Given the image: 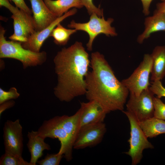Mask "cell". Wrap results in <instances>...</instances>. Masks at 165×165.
<instances>
[{
    "label": "cell",
    "mask_w": 165,
    "mask_h": 165,
    "mask_svg": "<svg viewBox=\"0 0 165 165\" xmlns=\"http://www.w3.org/2000/svg\"><path fill=\"white\" fill-rule=\"evenodd\" d=\"M53 61L57 78L54 91L56 97L61 101L69 102L85 94V78L90 60L82 43L76 41L70 46L62 48Z\"/></svg>",
    "instance_id": "obj_1"
},
{
    "label": "cell",
    "mask_w": 165,
    "mask_h": 165,
    "mask_svg": "<svg viewBox=\"0 0 165 165\" xmlns=\"http://www.w3.org/2000/svg\"><path fill=\"white\" fill-rule=\"evenodd\" d=\"M90 67L92 70L85 78L86 99L97 101L108 113L122 111L129 92L117 79L104 56L97 51L92 53Z\"/></svg>",
    "instance_id": "obj_2"
},
{
    "label": "cell",
    "mask_w": 165,
    "mask_h": 165,
    "mask_svg": "<svg viewBox=\"0 0 165 165\" xmlns=\"http://www.w3.org/2000/svg\"><path fill=\"white\" fill-rule=\"evenodd\" d=\"M6 31L0 26V58L16 59L22 63L23 68L41 65L47 59L45 51H32L24 48L22 42L13 40L7 41L5 37Z\"/></svg>",
    "instance_id": "obj_3"
},
{
    "label": "cell",
    "mask_w": 165,
    "mask_h": 165,
    "mask_svg": "<svg viewBox=\"0 0 165 165\" xmlns=\"http://www.w3.org/2000/svg\"><path fill=\"white\" fill-rule=\"evenodd\" d=\"M36 132L38 135L45 139H58L61 144L58 152L63 155L68 162L72 159L74 143L61 125L58 116L45 120Z\"/></svg>",
    "instance_id": "obj_4"
},
{
    "label": "cell",
    "mask_w": 165,
    "mask_h": 165,
    "mask_svg": "<svg viewBox=\"0 0 165 165\" xmlns=\"http://www.w3.org/2000/svg\"><path fill=\"white\" fill-rule=\"evenodd\" d=\"M90 15L88 22L79 23L72 20L68 27L77 31H84L88 34L89 40L86 46L88 50L91 51L93 42L99 35L104 34L107 36H117V34L115 28L111 26V24L114 21L113 18H110L105 20L103 16L99 17L94 13Z\"/></svg>",
    "instance_id": "obj_5"
},
{
    "label": "cell",
    "mask_w": 165,
    "mask_h": 165,
    "mask_svg": "<svg viewBox=\"0 0 165 165\" xmlns=\"http://www.w3.org/2000/svg\"><path fill=\"white\" fill-rule=\"evenodd\" d=\"M122 112L128 118L130 127V137L128 140L130 148L124 153L131 157L132 165H136L142 158L143 151L145 149L153 148L154 146L148 141L134 117L127 111Z\"/></svg>",
    "instance_id": "obj_6"
},
{
    "label": "cell",
    "mask_w": 165,
    "mask_h": 165,
    "mask_svg": "<svg viewBox=\"0 0 165 165\" xmlns=\"http://www.w3.org/2000/svg\"><path fill=\"white\" fill-rule=\"evenodd\" d=\"M152 63L151 54H145L142 61L131 75L121 81L130 94L138 96L149 87V79Z\"/></svg>",
    "instance_id": "obj_7"
},
{
    "label": "cell",
    "mask_w": 165,
    "mask_h": 165,
    "mask_svg": "<svg viewBox=\"0 0 165 165\" xmlns=\"http://www.w3.org/2000/svg\"><path fill=\"white\" fill-rule=\"evenodd\" d=\"M154 95L149 87L138 96L130 94L126 105L127 111L138 122L153 117Z\"/></svg>",
    "instance_id": "obj_8"
},
{
    "label": "cell",
    "mask_w": 165,
    "mask_h": 165,
    "mask_svg": "<svg viewBox=\"0 0 165 165\" xmlns=\"http://www.w3.org/2000/svg\"><path fill=\"white\" fill-rule=\"evenodd\" d=\"M11 13L14 33L9 38L21 42H26L29 37L36 31L33 16L16 6Z\"/></svg>",
    "instance_id": "obj_9"
},
{
    "label": "cell",
    "mask_w": 165,
    "mask_h": 165,
    "mask_svg": "<svg viewBox=\"0 0 165 165\" xmlns=\"http://www.w3.org/2000/svg\"><path fill=\"white\" fill-rule=\"evenodd\" d=\"M106 131L104 122L87 125L81 127L73 145V149H82L96 146L102 141Z\"/></svg>",
    "instance_id": "obj_10"
},
{
    "label": "cell",
    "mask_w": 165,
    "mask_h": 165,
    "mask_svg": "<svg viewBox=\"0 0 165 165\" xmlns=\"http://www.w3.org/2000/svg\"><path fill=\"white\" fill-rule=\"evenodd\" d=\"M22 127L17 119L7 120L3 127V138L5 152L22 156L23 144Z\"/></svg>",
    "instance_id": "obj_11"
},
{
    "label": "cell",
    "mask_w": 165,
    "mask_h": 165,
    "mask_svg": "<svg viewBox=\"0 0 165 165\" xmlns=\"http://www.w3.org/2000/svg\"><path fill=\"white\" fill-rule=\"evenodd\" d=\"M76 8H73L64 14L62 16L57 17L49 26L40 31H36L28 38L27 41L22 42V46L25 49L33 52H40V49L43 42L49 37L54 28L59 23L67 18L74 15L77 12Z\"/></svg>",
    "instance_id": "obj_12"
},
{
    "label": "cell",
    "mask_w": 165,
    "mask_h": 165,
    "mask_svg": "<svg viewBox=\"0 0 165 165\" xmlns=\"http://www.w3.org/2000/svg\"><path fill=\"white\" fill-rule=\"evenodd\" d=\"M80 128L85 126L104 122L106 115L109 113L97 101H89L80 103Z\"/></svg>",
    "instance_id": "obj_13"
},
{
    "label": "cell",
    "mask_w": 165,
    "mask_h": 165,
    "mask_svg": "<svg viewBox=\"0 0 165 165\" xmlns=\"http://www.w3.org/2000/svg\"><path fill=\"white\" fill-rule=\"evenodd\" d=\"M28 0L31 5L36 31L42 30L57 18L47 7L43 0Z\"/></svg>",
    "instance_id": "obj_14"
},
{
    "label": "cell",
    "mask_w": 165,
    "mask_h": 165,
    "mask_svg": "<svg viewBox=\"0 0 165 165\" xmlns=\"http://www.w3.org/2000/svg\"><path fill=\"white\" fill-rule=\"evenodd\" d=\"M144 24V31L137 38V41L139 44L142 43L145 39L149 38L153 33L165 31V14L154 12L152 16L145 18Z\"/></svg>",
    "instance_id": "obj_15"
},
{
    "label": "cell",
    "mask_w": 165,
    "mask_h": 165,
    "mask_svg": "<svg viewBox=\"0 0 165 165\" xmlns=\"http://www.w3.org/2000/svg\"><path fill=\"white\" fill-rule=\"evenodd\" d=\"M27 146L31 155L30 161L31 165H35L38 159L43 155L44 150L51 149L50 145L44 141L45 138L38 135L36 131L28 132Z\"/></svg>",
    "instance_id": "obj_16"
},
{
    "label": "cell",
    "mask_w": 165,
    "mask_h": 165,
    "mask_svg": "<svg viewBox=\"0 0 165 165\" xmlns=\"http://www.w3.org/2000/svg\"><path fill=\"white\" fill-rule=\"evenodd\" d=\"M151 55L152 60L151 80L161 81L165 77V46H156Z\"/></svg>",
    "instance_id": "obj_17"
},
{
    "label": "cell",
    "mask_w": 165,
    "mask_h": 165,
    "mask_svg": "<svg viewBox=\"0 0 165 165\" xmlns=\"http://www.w3.org/2000/svg\"><path fill=\"white\" fill-rule=\"evenodd\" d=\"M46 5L57 17L62 16L70 8L81 9L83 6L81 0H43Z\"/></svg>",
    "instance_id": "obj_18"
},
{
    "label": "cell",
    "mask_w": 165,
    "mask_h": 165,
    "mask_svg": "<svg viewBox=\"0 0 165 165\" xmlns=\"http://www.w3.org/2000/svg\"><path fill=\"white\" fill-rule=\"evenodd\" d=\"M147 138H152L165 134V120L154 117L138 122Z\"/></svg>",
    "instance_id": "obj_19"
},
{
    "label": "cell",
    "mask_w": 165,
    "mask_h": 165,
    "mask_svg": "<svg viewBox=\"0 0 165 165\" xmlns=\"http://www.w3.org/2000/svg\"><path fill=\"white\" fill-rule=\"evenodd\" d=\"M80 114L79 109L74 114L70 116L66 115L58 116L61 125L74 144L80 129Z\"/></svg>",
    "instance_id": "obj_20"
},
{
    "label": "cell",
    "mask_w": 165,
    "mask_h": 165,
    "mask_svg": "<svg viewBox=\"0 0 165 165\" xmlns=\"http://www.w3.org/2000/svg\"><path fill=\"white\" fill-rule=\"evenodd\" d=\"M77 31L75 29L66 28L59 23L53 30L50 37L53 38V42L55 44L64 46L67 43L71 35Z\"/></svg>",
    "instance_id": "obj_21"
},
{
    "label": "cell",
    "mask_w": 165,
    "mask_h": 165,
    "mask_svg": "<svg viewBox=\"0 0 165 165\" xmlns=\"http://www.w3.org/2000/svg\"><path fill=\"white\" fill-rule=\"evenodd\" d=\"M0 165H31L30 162L25 160L17 155L5 152L0 159Z\"/></svg>",
    "instance_id": "obj_22"
},
{
    "label": "cell",
    "mask_w": 165,
    "mask_h": 165,
    "mask_svg": "<svg viewBox=\"0 0 165 165\" xmlns=\"http://www.w3.org/2000/svg\"><path fill=\"white\" fill-rule=\"evenodd\" d=\"M64 155L58 152L55 154L47 153L44 158L38 160L40 165H58Z\"/></svg>",
    "instance_id": "obj_23"
},
{
    "label": "cell",
    "mask_w": 165,
    "mask_h": 165,
    "mask_svg": "<svg viewBox=\"0 0 165 165\" xmlns=\"http://www.w3.org/2000/svg\"><path fill=\"white\" fill-rule=\"evenodd\" d=\"M154 106V116L156 118L165 120V104L159 98L154 97L153 100Z\"/></svg>",
    "instance_id": "obj_24"
},
{
    "label": "cell",
    "mask_w": 165,
    "mask_h": 165,
    "mask_svg": "<svg viewBox=\"0 0 165 165\" xmlns=\"http://www.w3.org/2000/svg\"><path fill=\"white\" fill-rule=\"evenodd\" d=\"M20 96L16 88H11L8 91L0 88V104L12 99L17 98Z\"/></svg>",
    "instance_id": "obj_25"
},
{
    "label": "cell",
    "mask_w": 165,
    "mask_h": 165,
    "mask_svg": "<svg viewBox=\"0 0 165 165\" xmlns=\"http://www.w3.org/2000/svg\"><path fill=\"white\" fill-rule=\"evenodd\" d=\"M82 3L90 15L93 13L96 14L99 17L103 16V10L94 5L93 0H81Z\"/></svg>",
    "instance_id": "obj_26"
},
{
    "label": "cell",
    "mask_w": 165,
    "mask_h": 165,
    "mask_svg": "<svg viewBox=\"0 0 165 165\" xmlns=\"http://www.w3.org/2000/svg\"><path fill=\"white\" fill-rule=\"evenodd\" d=\"M150 89L155 95L159 98L165 97V87L163 86L160 80H157L152 82Z\"/></svg>",
    "instance_id": "obj_27"
},
{
    "label": "cell",
    "mask_w": 165,
    "mask_h": 165,
    "mask_svg": "<svg viewBox=\"0 0 165 165\" xmlns=\"http://www.w3.org/2000/svg\"><path fill=\"white\" fill-rule=\"evenodd\" d=\"M9 1L10 2L13 1L16 7L27 13L31 14L32 13V10L27 6L24 0H9Z\"/></svg>",
    "instance_id": "obj_28"
},
{
    "label": "cell",
    "mask_w": 165,
    "mask_h": 165,
    "mask_svg": "<svg viewBox=\"0 0 165 165\" xmlns=\"http://www.w3.org/2000/svg\"><path fill=\"white\" fill-rule=\"evenodd\" d=\"M143 6V13L146 16H148L150 13L149 7L150 5L153 0H141ZM163 1L164 0H161Z\"/></svg>",
    "instance_id": "obj_29"
},
{
    "label": "cell",
    "mask_w": 165,
    "mask_h": 165,
    "mask_svg": "<svg viewBox=\"0 0 165 165\" xmlns=\"http://www.w3.org/2000/svg\"><path fill=\"white\" fill-rule=\"evenodd\" d=\"M15 102L13 101H8L1 104L0 106V115L6 109L13 107L15 104Z\"/></svg>",
    "instance_id": "obj_30"
},
{
    "label": "cell",
    "mask_w": 165,
    "mask_h": 165,
    "mask_svg": "<svg viewBox=\"0 0 165 165\" xmlns=\"http://www.w3.org/2000/svg\"><path fill=\"white\" fill-rule=\"evenodd\" d=\"M154 12L162 13L165 14V0L156 4V9Z\"/></svg>",
    "instance_id": "obj_31"
}]
</instances>
